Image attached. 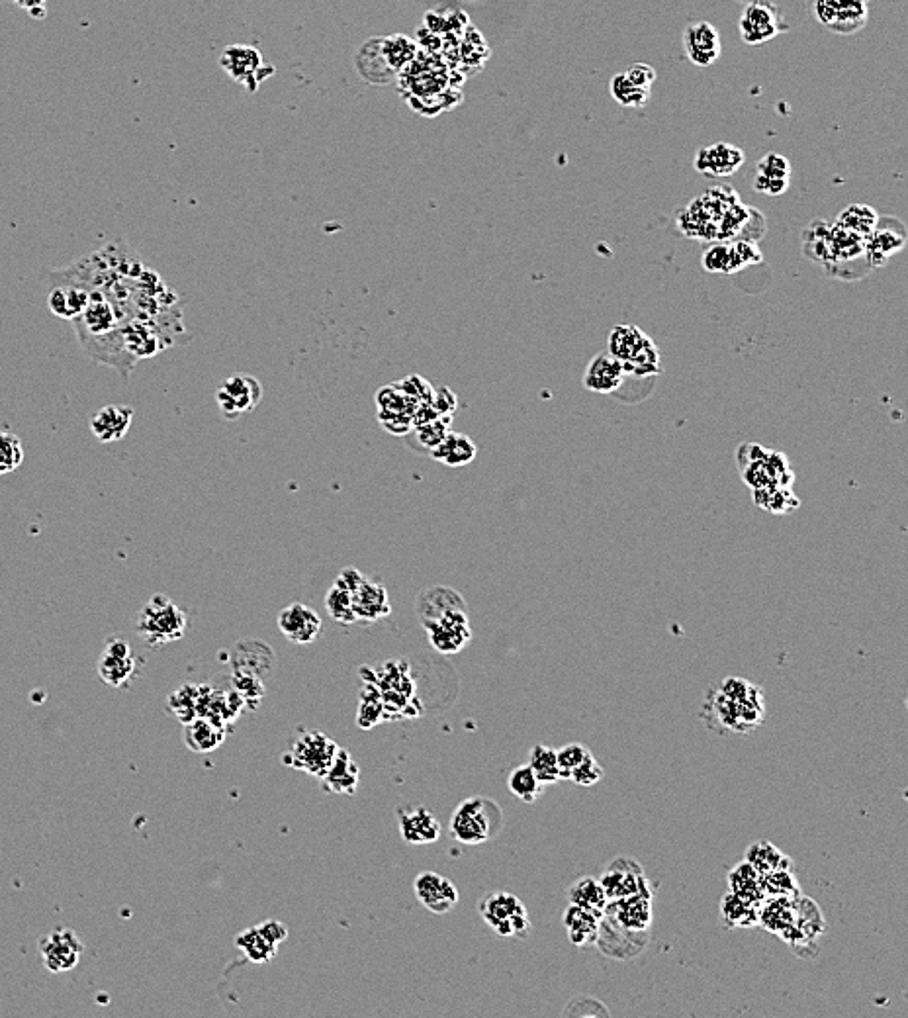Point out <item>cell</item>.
Wrapping results in <instances>:
<instances>
[{
	"label": "cell",
	"instance_id": "cell-1",
	"mask_svg": "<svg viewBox=\"0 0 908 1018\" xmlns=\"http://www.w3.org/2000/svg\"><path fill=\"white\" fill-rule=\"evenodd\" d=\"M503 829L500 805L484 795L464 799L453 811L451 836L460 844L478 846L494 840Z\"/></svg>",
	"mask_w": 908,
	"mask_h": 1018
},
{
	"label": "cell",
	"instance_id": "cell-2",
	"mask_svg": "<svg viewBox=\"0 0 908 1018\" xmlns=\"http://www.w3.org/2000/svg\"><path fill=\"white\" fill-rule=\"evenodd\" d=\"M607 345V351L623 363L627 376L644 378L658 376L662 372L658 345L636 325H615L609 331Z\"/></svg>",
	"mask_w": 908,
	"mask_h": 1018
},
{
	"label": "cell",
	"instance_id": "cell-3",
	"mask_svg": "<svg viewBox=\"0 0 908 1018\" xmlns=\"http://www.w3.org/2000/svg\"><path fill=\"white\" fill-rule=\"evenodd\" d=\"M186 629V613L165 594H155L137 615V635L149 648H161L181 641Z\"/></svg>",
	"mask_w": 908,
	"mask_h": 1018
},
{
	"label": "cell",
	"instance_id": "cell-4",
	"mask_svg": "<svg viewBox=\"0 0 908 1018\" xmlns=\"http://www.w3.org/2000/svg\"><path fill=\"white\" fill-rule=\"evenodd\" d=\"M736 461L750 490L766 486L791 488L795 482V472L789 459L783 453L762 447L760 443H742L736 451Z\"/></svg>",
	"mask_w": 908,
	"mask_h": 1018
},
{
	"label": "cell",
	"instance_id": "cell-5",
	"mask_svg": "<svg viewBox=\"0 0 908 1018\" xmlns=\"http://www.w3.org/2000/svg\"><path fill=\"white\" fill-rule=\"evenodd\" d=\"M478 911L484 923L501 938H527L533 930L525 903L507 891L486 895L478 903Z\"/></svg>",
	"mask_w": 908,
	"mask_h": 1018
},
{
	"label": "cell",
	"instance_id": "cell-6",
	"mask_svg": "<svg viewBox=\"0 0 908 1018\" xmlns=\"http://www.w3.org/2000/svg\"><path fill=\"white\" fill-rule=\"evenodd\" d=\"M341 746L321 731L300 735L284 754V764L321 780Z\"/></svg>",
	"mask_w": 908,
	"mask_h": 1018
},
{
	"label": "cell",
	"instance_id": "cell-7",
	"mask_svg": "<svg viewBox=\"0 0 908 1018\" xmlns=\"http://www.w3.org/2000/svg\"><path fill=\"white\" fill-rule=\"evenodd\" d=\"M265 396L263 384L245 372H237L226 378L218 390H216V404L222 412V416L235 421L245 414H251L257 410Z\"/></svg>",
	"mask_w": 908,
	"mask_h": 1018
},
{
	"label": "cell",
	"instance_id": "cell-8",
	"mask_svg": "<svg viewBox=\"0 0 908 1018\" xmlns=\"http://www.w3.org/2000/svg\"><path fill=\"white\" fill-rule=\"evenodd\" d=\"M764 257L760 253L758 243L744 239L730 241H713L707 251H703V269L709 273L734 275L750 265L762 263Z\"/></svg>",
	"mask_w": 908,
	"mask_h": 1018
},
{
	"label": "cell",
	"instance_id": "cell-9",
	"mask_svg": "<svg viewBox=\"0 0 908 1018\" xmlns=\"http://www.w3.org/2000/svg\"><path fill=\"white\" fill-rule=\"evenodd\" d=\"M421 627L429 645L447 656L460 652L472 641L468 609H451L435 619L423 621Z\"/></svg>",
	"mask_w": 908,
	"mask_h": 1018
},
{
	"label": "cell",
	"instance_id": "cell-10",
	"mask_svg": "<svg viewBox=\"0 0 908 1018\" xmlns=\"http://www.w3.org/2000/svg\"><path fill=\"white\" fill-rule=\"evenodd\" d=\"M288 938V928L280 921H263L241 930L233 938V946L253 964H267L278 954L280 944Z\"/></svg>",
	"mask_w": 908,
	"mask_h": 1018
},
{
	"label": "cell",
	"instance_id": "cell-11",
	"mask_svg": "<svg viewBox=\"0 0 908 1018\" xmlns=\"http://www.w3.org/2000/svg\"><path fill=\"white\" fill-rule=\"evenodd\" d=\"M601 885L605 889V895L609 901L629 897L635 893H644L654 897V885L644 878V868L636 862L635 858L617 856L611 860L607 870L601 874Z\"/></svg>",
	"mask_w": 908,
	"mask_h": 1018
},
{
	"label": "cell",
	"instance_id": "cell-12",
	"mask_svg": "<svg viewBox=\"0 0 908 1018\" xmlns=\"http://www.w3.org/2000/svg\"><path fill=\"white\" fill-rule=\"evenodd\" d=\"M85 952L83 940L71 928H55L40 940V954L49 973L71 972Z\"/></svg>",
	"mask_w": 908,
	"mask_h": 1018
},
{
	"label": "cell",
	"instance_id": "cell-13",
	"mask_svg": "<svg viewBox=\"0 0 908 1018\" xmlns=\"http://www.w3.org/2000/svg\"><path fill=\"white\" fill-rule=\"evenodd\" d=\"M96 672L104 684L116 690L128 688L137 672L136 654L130 643L124 639H108L96 662Z\"/></svg>",
	"mask_w": 908,
	"mask_h": 1018
},
{
	"label": "cell",
	"instance_id": "cell-14",
	"mask_svg": "<svg viewBox=\"0 0 908 1018\" xmlns=\"http://www.w3.org/2000/svg\"><path fill=\"white\" fill-rule=\"evenodd\" d=\"M865 259L871 269H881L907 245V228L899 218L883 216L865 239Z\"/></svg>",
	"mask_w": 908,
	"mask_h": 1018
},
{
	"label": "cell",
	"instance_id": "cell-15",
	"mask_svg": "<svg viewBox=\"0 0 908 1018\" xmlns=\"http://www.w3.org/2000/svg\"><path fill=\"white\" fill-rule=\"evenodd\" d=\"M783 22L777 8L770 2L754 0L740 16V36L748 46H760L783 32Z\"/></svg>",
	"mask_w": 908,
	"mask_h": 1018
},
{
	"label": "cell",
	"instance_id": "cell-16",
	"mask_svg": "<svg viewBox=\"0 0 908 1018\" xmlns=\"http://www.w3.org/2000/svg\"><path fill=\"white\" fill-rule=\"evenodd\" d=\"M597 948L615 960L635 958L648 944V932H635L617 925L611 917L603 915L599 923V932L595 940Z\"/></svg>",
	"mask_w": 908,
	"mask_h": 1018
},
{
	"label": "cell",
	"instance_id": "cell-17",
	"mask_svg": "<svg viewBox=\"0 0 908 1018\" xmlns=\"http://www.w3.org/2000/svg\"><path fill=\"white\" fill-rule=\"evenodd\" d=\"M817 18L836 34H854L867 22L865 0H817Z\"/></svg>",
	"mask_w": 908,
	"mask_h": 1018
},
{
	"label": "cell",
	"instance_id": "cell-18",
	"mask_svg": "<svg viewBox=\"0 0 908 1018\" xmlns=\"http://www.w3.org/2000/svg\"><path fill=\"white\" fill-rule=\"evenodd\" d=\"M278 629L290 643L310 645L321 633V617L306 603H290L278 613Z\"/></svg>",
	"mask_w": 908,
	"mask_h": 1018
},
{
	"label": "cell",
	"instance_id": "cell-19",
	"mask_svg": "<svg viewBox=\"0 0 908 1018\" xmlns=\"http://www.w3.org/2000/svg\"><path fill=\"white\" fill-rule=\"evenodd\" d=\"M744 151L727 141H719L713 145H705L695 153L693 167L697 173L711 177V179H723L734 175L744 165Z\"/></svg>",
	"mask_w": 908,
	"mask_h": 1018
},
{
	"label": "cell",
	"instance_id": "cell-20",
	"mask_svg": "<svg viewBox=\"0 0 908 1018\" xmlns=\"http://www.w3.org/2000/svg\"><path fill=\"white\" fill-rule=\"evenodd\" d=\"M417 901L433 915H445L458 903V889L453 881L437 872H421L413 881Z\"/></svg>",
	"mask_w": 908,
	"mask_h": 1018
},
{
	"label": "cell",
	"instance_id": "cell-21",
	"mask_svg": "<svg viewBox=\"0 0 908 1018\" xmlns=\"http://www.w3.org/2000/svg\"><path fill=\"white\" fill-rule=\"evenodd\" d=\"M683 47L689 61L697 67L713 65L723 53L721 36L717 28L709 22L687 24L683 32Z\"/></svg>",
	"mask_w": 908,
	"mask_h": 1018
},
{
	"label": "cell",
	"instance_id": "cell-22",
	"mask_svg": "<svg viewBox=\"0 0 908 1018\" xmlns=\"http://www.w3.org/2000/svg\"><path fill=\"white\" fill-rule=\"evenodd\" d=\"M603 915L611 917L617 925L627 930L648 932L652 925V895L635 893L629 897L613 899L607 903Z\"/></svg>",
	"mask_w": 908,
	"mask_h": 1018
},
{
	"label": "cell",
	"instance_id": "cell-23",
	"mask_svg": "<svg viewBox=\"0 0 908 1018\" xmlns=\"http://www.w3.org/2000/svg\"><path fill=\"white\" fill-rule=\"evenodd\" d=\"M703 719L707 725L719 733H738L746 735L742 723L740 701L730 699L721 690H709L703 701Z\"/></svg>",
	"mask_w": 908,
	"mask_h": 1018
},
{
	"label": "cell",
	"instance_id": "cell-24",
	"mask_svg": "<svg viewBox=\"0 0 908 1018\" xmlns=\"http://www.w3.org/2000/svg\"><path fill=\"white\" fill-rule=\"evenodd\" d=\"M627 380V371L619 359H615L609 351L595 355L584 372V386L595 394H613Z\"/></svg>",
	"mask_w": 908,
	"mask_h": 1018
},
{
	"label": "cell",
	"instance_id": "cell-25",
	"mask_svg": "<svg viewBox=\"0 0 908 1018\" xmlns=\"http://www.w3.org/2000/svg\"><path fill=\"white\" fill-rule=\"evenodd\" d=\"M398 827L402 838L411 846L433 844L441 836L439 819L425 807L398 809Z\"/></svg>",
	"mask_w": 908,
	"mask_h": 1018
},
{
	"label": "cell",
	"instance_id": "cell-26",
	"mask_svg": "<svg viewBox=\"0 0 908 1018\" xmlns=\"http://www.w3.org/2000/svg\"><path fill=\"white\" fill-rule=\"evenodd\" d=\"M797 907V923H795V934L789 946L795 948L797 954H803L805 946H811L817 950L818 936L826 930V921L818 909L817 903L803 893L795 897Z\"/></svg>",
	"mask_w": 908,
	"mask_h": 1018
},
{
	"label": "cell",
	"instance_id": "cell-27",
	"mask_svg": "<svg viewBox=\"0 0 908 1018\" xmlns=\"http://www.w3.org/2000/svg\"><path fill=\"white\" fill-rule=\"evenodd\" d=\"M795 923H797L795 897H766V901L760 905L758 926H764L787 944L793 940Z\"/></svg>",
	"mask_w": 908,
	"mask_h": 1018
},
{
	"label": "cell",
	"instance_id": "cell-28",
	"mask_svg": "<svg viewBox=\"0 0 908 1018\" xmlns=\"http://www.w3.org/2000/svg\"><path fill=\"white\" fill-rule=\"evenodd\" d=\"M353 609L357 621L376 623L392 613V603L384 584L364 578L363 584L353 594Z\"/></svg>",
	"mask_w": 908,
	"mask_h": 1018
},
{
	"label": "cell",
	"instance_id": "cell-29",
	"mask_svg": "<svg viewBox=\"0 0 908 1018\" xmlns=\"http://www.w3.org/2000/svg\"><path fill=\"white\" fill-rule=\"evenodd\" d=\"M134 410L130 406H104L91 417L92 437L98 443H116L124 439L132 427Z\"/></svg>",
	"mask_w": 908,
	"mask_h": 1018
},
{
	"label": "cell",
	"instance_id": "cell-30",
	"mask_svg": "<svg viewBox=\"0 0 908 1018\" xmlns=\"http://www.w3.org/2000/svg\"><path fill=\"white\" fill-rule=\"evenodd\" d=\"M791 183V163L779 155L768 153L760 159L754 175V190L768 196L785 194Z\"/></svg>",
	"mask_w": 908,
	"mask_h": 1018
},
{
	"label": "cell",
	"instance_id": "cell-31",
	"mask_svg": "<svg viewBox=\"0 0 908 1018\" xmlns=\"http://www.w3.org/2000/svg\"><path fill=\"white\" fill-rule=\"evenodd\" d=\"M89 300H91V292L73 280L55 284L51 288V292L47 294V306H49L51 314L57 318H63V320H77L83 314V310L87 308Z\"/></svg>",
	"mask_w": 908,
	"mask_h": 1018
},
{
	"label": "cell",
	"instance_id": "cell-32",
	"mask_svg": "<svg viewBox=\"0 0 908 1018\" xmlns=\"http://www.w3.org/2000/svg\"><path fill=\"white\" fill-rule=\"evenodd\" d=\"M321 784L327 791L337 793V795H355L357 793L359 784H361V768L357 766V762L353 760L349 750H343V748L337 750L329 770L321 778Z\"/></svg>",
	"mask_w": 908,
	"mask_h": 1018
},
{
	"label": "cell",
	"instance_id": "cell-33",
	"mask_svg": "<svg viewBox=\"0 0 908 1018\" xmlns=\"http://www.w3.org/2000/svg\"><path fill=\"white\" fill-rule=\"evenodd\" d=\"M226 725L210 715H198L184 723V744L188 750L200 754L216 750L226 741Z\"/></svg>",
	"mask_w": 908,
	"mask_h": 1018
},
{
	"label": "cell",
	"instance_id": "cell-34",
	"mask_svg": "<svg viewBox=\"0 0 908 1018\" xmlns=\"http://www.w3.org/2000/svg\"><path fill=\"white\" fill-rule=\"evenodd\" d=\"M601 917H603V913H595V911L570 903L562 915V925L566 928L568 940L580 948L593 946L597 940Z\"/></svg>",
	"mask_w": 908,
	"mask_h": 1018
},
{
	"label": "cell",
	"instance_id": "cell-35",
	"mask_svg": "<svg viewBox=\"0 0 908 1018\" xmlns=\"http://www.w3.org/2000/svg\"><path fill=\"white\" fill-rule=\"evenodd\" d=\"M451 609H468V607H466L464 598L449 586H431L419 594L417 603H415L419 623L435 619Z\"/></svg>",
	"mask_w": 908,
	"mask_h": 1018
},
{
	"label": "cell",
	"instance_id": "cell-36",
	"mask_svg": "<svg viewBox=\"0 0 908 1018\" xmlns=\"http://www.w3.org/2000/svg\"><path fill=\"white\" fill-rule=\"evenodd\" d=\"M429 453H431V459H435L445 466L460 468V466H466L476 459L478 447L468 435L449 431L441 439V443L435 445Z\"/></svg>",
	"mask_w": 908,
	"mask_h": 1018
},
{
	"label": "cell",
	"instance_id": "cell-37",
	"mask_svg": "<svg viewBox=\"0 0 908 1018\" xmlns=\"http://www.w3.org/2000/svg\"><path fill=\"white\" fill-rule=\"evenodd\" d=\"M728 891L754 903V905H762L766 901V891H764V876L758 874L746 860L738 862L730 872H728Z\"/></svg>",
	"mask_w": 908,
	"mask_h": 1018
},
{
	"label": "cell",
	"instance_id": "cell-38",
	"mask_svg": "<svg viewBox=\"0 0 908 1018\" xmlns=\"http://www.w3.org/2000/svg\"><path fill=\"white\" fill-rule=\"evenodd\" d=\"M744 860L762 876L775 870H793V860L770 840H756L748 846Z\"/></svg>",
	"mask_w": 908,
	"mask_h": 1018
},
{
	"label": "cell",
	"instance_id": "cell-39",
	"mask_svg": "<svg viewBox=\"0 0 908 1018\" xmlns=\"http://www.w3.org/2000/svg\"><path fill=\"white\" fill-rule=\"evenodd\" d=\"M719 915L725 928H754L760 923V905L728 891L719 903Z\"/></svg>",
	"mask_w": 908,
	"mask_h": 1018
},
{
	"label": "cell",
	"instance_id": "cell-40",
	"mask_svg": "<svg viewBox=\"0 0 908 1018\" xmlns=\"http://www.w3.org/2000/svg\"><path fill=\"white\" fill-rule=\"evenodd\" d=\"M568 901L574 905H580L584 909L595 911V913H603L609 903L601 881L593 876H584V878L574 881L568 887Z\"/></svg>",
	"mask_w": 908,
	"mask_h": 1018
},
{
	"label": "cell",
	"instance_id": "cell-41",
	"mask_svg": "<svg viewBox=\"0 0 908 1018\" xmlns=\"http://www.w3.org/2000/svg\"><path fill=\"white\" fill-rule=\"evenodd\" d=\"M752 498H754V504L758 508L766 509V511L775 513V515L791 513V511H795V509L801 506L799 498L787 486L756 488V490H752Z\"/></svg>",
	"mask_w": 908,
	"mask_h": 1018
},
{
	"label": "cell",
	"instance_id": "cell-42",
	"mask_svg": "<svg viewBox=\"0 0 908 1018\" xmlns=\"http://www.w3.org/2000/svg\"><path fill=\"white\" fill-rule=\"evenodd\" d=\"M257 57H261V55H259V51H257V49H253V47H229V49H226L224 57H222V67L226 69L227 73H229L235 81H241V83H245L249 89H253L251 81H253V77H255V71H257L261 65H259V67H249L247 63H249V61H253V59H257Z\"/></svg>",
	"mask_w": 908,
	"mask_h": 1018
},
{
	"label": "cell",
	"instance_id": "cell-43",
	"mask_svg": "<svg viewBox=\"0 0 908 1018\" xmlns=\"http://www.w3.org/2000/svg\"><path fill=\"white\" fill-rule=\"evenodd\" d=\"M529 766L543 786H554L562 782V772L554 748H548L545 744H535L529 754Z\"/></svg>",
	"mask_w": 908,
	"mask_h": 1018
},
{
	"label": "cell",
	"instance_id": "cell-44",
	"mask_svg": "<svg viewBox=\"0 0 908 1018\" xmlns=\"http://www.w3.org/2000/svg\"><path fill=\"white\" fill-rule=\"evenodd\" d=\"M325 609L331 615V619L337 621L339 625L349 627V625L357 623L355 609H353V592L349 588L341 586L339 582H333V586L327 590Z\"/></svg>",
	"mask_w": 908,
	"mask_h": 1018
},
{
	"label": "cell",
	"instance_id": "cell-45",
	"mask_svg": "<svg viewBox=\"0 0 908 1018\" xmlns=\"http://www.w3.org/2000/svg\"><path fill=\"white\" fill-rule=\"evenodd\" d=\"M877 220H879V214L875 208H871L867 204H852L840 212L836 224L865 239L869 233L873 232Z\"/></svg>",
	"mask_w": 908,
	"mask_h": 1018
},
{
	"label": "cell",
	"instance_id": "cell-46",
	"mask_svg": "<svg viewBox=\"0 0 908 1018\" xmlns=\"http://www.w3.org/2000/svg\"><path fill=\"white\" fill-rule=\"evenodd\" d=\"M507 787H509V791H511L517 799H521V801H525V803H535V801L541 797L543 787L545 786L539 782V778L535 776V772L531 770V766H529V764H523V766H517V768L509 774V778H507Z\"/></svg>",
	"mask_w": 908,
	"mask_h": 1018
},
{
	"label": "cell",
	"instance_id": "cell-47",
	"mask_svg": "<svg viewBox=\"0 0 908 1018\" xmlns=\"http://www.w3.org/2000/svg\"><path fill=\"white\" fill-rule=\"evenodd\" d=\"M382 719H386V709H384L380 692L374 686V682L372 684L366 682L364 690L361 692V701H359L357 723L363 729H370V727L382 723Z\"/></svg>",
	"mask_w": 908,
	"mask_h": 1018
},
{
	"label": "cell",
	"instance_id": "cell-48",
	"mask_svg": "<svg viewBox=\"0 0 908 1018\" xmlns=\"http://www.w3.org/2000/svg\"><path fill=\"white\" fill-rule=\"evenodd\" d=\"M609 91L611 96L625 108H642L646 106V102L650 100V94L652 91H644L640 87H636L635 83L625 75V73H619L611 79L609 83Z\"/></svg>",
	"mask_w": 908,
	"mask_h": 1018
},
{
	"label": "cell",
	"instance_id": "cell-49",
	"mask_svg": "<svg viewBox=\"0 0 908 1018\" xmlns=\"http://www.w3.org/2000/svg\"><path fill=\"white\" fill-rule=\"evenodd\" d=\"M24 463V447L16 433L0 431V476L10 474Z\"/></svg>",
	"mask_w": 908,
	"mask_h": 1018
},
{
	"label": "cell",
	"instance_id": "cell-50",
	"mask_svg": "<svg viewBox=\"0 0 908 1018\" xmlns=\"http://www.w3.org/2000/svg\"><path fill=\"white\" fill-rule=\"evenodd\" d=\"M766 897H797L801 895L799 881L793 870H775L764 876Z\"/></svg>",
	"mask_w": 908,
	"mask_h": 1018
},
{
	"label": "cell",
	"instance_id": "cell-51",
	"mask_svg": "<svg viewBox=\"0 0 908 1018\" xmlns=\"http://www.w3.org/2000/svg\"><path fill=\"white\" fill-rule=\"evenodd\" d=\"M590 754V748L580 744V742H570V744L558 748L556 750V758H558V766H560V772H562V780H570V772L576 766H580Z\"/></svg>",
	"mask_w": 908,
	"mask_h": 1018
},
{
	"label": "cell",
	"instance_id": "cell-52",
	"mask_svg": "<svg viewBox=\"0 0 908 1018\" xmlns=\"http://www.w3.org/2000/svg\"><path fill=\"white\" fill-rule=\"evenodd\" d=\"M603 776H605V772H603L599 760L593 754H590L580 766H576L570 772V780L582 787H591L599 784L603 780Z\"/></svg>",
	"mask_w": 908,
	"mask_h": 1018
},
{
	"label": "cell",
	"instance_id": "cell-53",
	"mask_svg": "<svg viewBox=\"0 0 908 1018\" xmlns=\"http://www.w3.org/2000/svg\"><path fill=\"white\" fill-rule=\"evenodd\" d=\"M566 1017H609V1009L593 997H576L564 1009Z\"/></svg>",
	"mask_w": 908,
	"mask_h": 1018
},
{
	"label": "cell",
	"instance_id": "cell-54",
	"mask_svg": "<svg viewBox=\"0 0 908 1018\" xmlns=\"http://www.w3.org/2000/svg\"><path fill=\"white\" fill-rule=\"evenodd\" d=\"M625 75L635 83L636 87L644 89V91H652L654 83H656V69L648 63H633Z\"/></svg>",
	"mask_w": 908,
	"mask_h": 1018
},
{
	"label": "cell",
	"instance_id": "cell-55",
	"mask_svg": "<svg viewBox=\"0 0 908 1018\" xmlns=\"http://www.w3.org/2000/svg\"><path fill=\"white\" fill-rule=\"evenodd\" d=\"M752 688H754V686H752L748 680H744V678H734V676L725 678V680L721 682V686H719V690H721L723 694L728 695L730 699H734V701H742V699H746V697L750 695V692H752Z\"/></svg>",
	"mask_w": 908,
	"mask_h": 1018
},
{
	"label": "cell",
	"instance_id": "cell-56",
	"mask_svg": "<svg viewBox=\"0 0 908 1018\" xmlns=\"http://www.w3.org/2000/svg\"><path fill=\"white\" fill-rule=\"evenodd\" d=\"M18 6L26 8L34 18H44L46 16V6L44 2L46 0H14Z\"/></svg>",
	"mask_w": 908,
	"mask_h": 1018
}]
</instances>
